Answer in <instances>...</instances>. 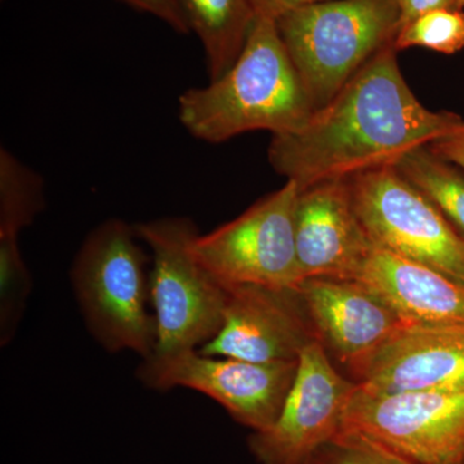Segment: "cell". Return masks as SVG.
Segmentation results:
<instances>
[{"instance_id":"obj_2","label":"cell","mask_w":464,"mask_h":464,"mask_svg":"<svg viewBox=\"0 0 464 464\" xmlns=\"http://www.w3.org/2000/svg\"><path fill=\"white\" fill-rule=\"evenodd\" d=\"M313 112L276 21L258 16L230 69L206 87L186 91L179 102L183 127L213 145L253 130L295 132Z\"/></svg>"},{"instance_id":"obj_19","label":"cell","mask_w":464,"mask_h":464,"mask_svg":"<svg viewBox=\"0 0 464 464\" xmlns=\"http://www.w3.org/2000/svg\"><path fill=\"white\" fill-rule=\"evenodd\" d=\"M395 47L399 52L420 47L444 54L464 50V12L436 9L415 18L399 30Z\"/></svg>"},{"instance_id":"obj_20","label":"cell","mask_w":464,"mask_h":464,"mask_svg":"<svg viewBox=\"0 0 464 464\" xmlns=\"http://www.w3.org/2000/svg\"><path fill=\"white\" fill-rule=\"evenodd\" d=\"M32 288L29 270L18 248V239H0V333L8 343L25 308Z\"/></svg>"},{"instance_id":"obj_13","label":"cell","mask_w":464,"mask_h":464,"mask_svg":"<svg viewBox=\"0 0 464 464\" xmlns=\"http://www.w3.org/2000/svg\"><path fill=\"white\" fill-rule=\"evenodd\" d=\"M295 234L302 282L314 277L355 280L375 246L356 215L347 179L299 190Z\"/></svg>"},{"instance_id":"obj_10","label":"cell","mask_w":464,"mask_h":464,"mask_svg":"<svg viewBox=\"0 0 464 464\" xmlns=\"http://www.w3.org/2000/svg\"><path fill=\"white\" fill-rule=\"evenodd\" d=\"M357 384L338 371L319 341L298 357V369L279 417L270 429L253 432L249 448L261 464H307L341 432Z\"/></svg>"},{"instance_id":"obj_4","label":"cell","mask_w":464,"mask_h":464,"mask_svg":"<svg viewBox=\"0 0 464 464\" xmlns=\"http://www.w3.org/2000/svg\"><path fill=\"white\" fill-rule=\"evenodd\" d=\"M314 111L323 109L400 30L399 0H329L276 20Z\"/></svg>"},{"instance_id":"obj_17","label":"cell","mask_w":464,"mask_h":464,"mask_svg":"<svg viewBox=\"0 0 464 464\" xmlns=\"http://www.w3.org/2000/svg\"><path fill=\"white\" fill-rule=\"evenodd\" d=\"M422 192L464 243V170L429 145L409 151L393 166Z\"/></svg>"},{"instance_id":"obj_18","label":"cell","mask_w":464,"mask_h":464,"mask_svg":"<svg viewBox=\"0 0 464 464\" xmlns=\"http://www.w3.org/2000/svg\"><path fill=\"white\" fill-rule=\"evenodd\" d=\"M44 207L42 177L7 149L0 150V239H18Z\"/></svg>"},{"instance_id":"obj_24","label":"cell","mask_w":464,"mask_h":464,"mask_svg":"<svg viewBox=\"0 0 464 464\" xmlns=\"http://www.w3.org/2000/svg\"><path fill=\"white\" fill-rule=\"evenodd\" d=\"M436 155L464 170V121L450 132L429 143Z\"/></svg>"},{"instance_id":"obj_3","label":"cell","mask_w":464,"mask_h":464,"mask_svg":"<svg viewBox=\"0 0 464 464\" xmlns=\"http://www.w3.org/2000/svg\"><path fill=\"white\" fill-rule=\"evenodd\" d=\"M137 239L134 226L102 222L85 237L70 276L88 329L105 350H130L148 360L157 347V323Z\"/></svg>"},{"instance_id":"obj_16","label":"cell","mask_w":464,"mask_h":464,"mask_svg":"<svg viewBox=\"0 0 464 464\" xmlns=\"http://www.w3.org/2000/svg\"><path fill=\"white\" fill-rule=\"evenodd\" d=\"M206 52L210 82L239 56L256 20L252 0H177Z\"/></svg>"},{"instance_id":"obj_1","label":"cell","mask_w":464,"mask_h":464,"mask_svg":"<svg viewBox=\"0 0 464 464\" xmlns=\"http://www.w3.org/2000/svg\"><path fill=\"white\" fill-rule=\"evenodd\" d=\"M395 43L372 57L301 130L273 136L268 161L299 190L393 167L463 123L422 105L400 70Z\"/></svg>"},{"instance_id":"obj_23","label":"cell","mask_w":464,"mask_h":464,"mask_svg":"<svg viewBox=\"0 0 464 464\" xmlns=\"http://www.w3.org/2000/svg\"><path fill=\"white\" fill-rule=\"evenodd\" d=\"M400 29L436 9H464V0H399Z\"/></svg>"},{"instance_id":"obj_25","label":"cell","mask_w":464,"mask_h":464,"mask_svg":"<svg viewBox=\"0 0 464 464\" xmlns=\"http://www.w3.org/2000/svg\"><path fill=\"white\" fill-rule=\"evenodd\" d=\"M323 2L329 0H252V5L256 16L276 21L290 11Z\"/></svg>"},{"instance_id":"obj_15","label":"cell","mask_w":464,"mask_h":464,"mask_svg":"<svg viewBox=\"0 0 464 464\" xmlns=\"http://www.w3.org/2000/svg\"><path fill=\"white\" fill-rule=\"evenodd\" d=\"M355 280L377 293L406 323H464V284L389 250L375 246Z\"/></svg>"},{"instance_id":"obj_12","label":"cell","mask_w":464,"mask_h":464,"mask_svg":"<svg viewBox=\"0 0 464 464\" xmlns=\"http://www.w3.org/2000/svg\"><path fill=\"white\" fill-rule=\"evenodd\" d=\"M297 290L317 341L353 382L372 356L408 324L359 280L314 277Z\"/></svg>"},{"instance_id":"obj_9","label":"cell","mask_w":464,"mask_h":464,"mask_svg":"<svg viewBox=\"0 0 464 464\" xmlns=\"http://www.w3.org/2000/svg\"><path fill=\"white\" fill-rule=\"evenodd\" d=\"M297 369L298 360L253 362L186 350L143 360L139 375L150 389L183 387L204 393L237 422L261 432L279 417Z\"/></svg>"},{"instance_id":"obj_5","label":"cell","mask_w":464,"mask_h":464,"mask_svg":"<svg viewBox=\"0 0 464 464\" xmlns=\"http://www.w3.org/2000/svg\"><path fill=\"white\" fill-rule=\"evenodd\" d=\"M134 230L152 250L149 279L157 323L154 355L199 350L221 329L226 288L195 257L197 226L188 217H164L136 225Z\"/></svg>"},{"instance_id":"obj_8","label":"cell","mask_w":464,"mask_h":464,"mask_svg":"<svg viewBox=\"0 0 464 464\" xmlns=\"http://www.w3.org/2000/svg\"><path fill=\"white\" fill-rule=\"evenodd\" d=\"M341 431L362 433L420 464L462 462L464 387L373 393L357 384Z\"/></svg>"},{"instance_id":"obj_14","label":"cell","mask_w":464,"mask_h":464,"mask_svg":"<svg viewBox=\"0 0 464 464\" xmlns=\"http://www.w3.org/2000/svg\"><path fill=\"white\" fill-rule=\"evenodd\" d=\"M355 383L373 393L462 389L464 323L405 324L366 362Z\"/></svg>"},{"instance_id":"obj_22","label":"cell","mask_w":464,"mask_h":464,"mask_svg":"<svg viewBox=\"0 0 464 464\" xmlns=\"http://www.w3.org/2000/svg\"><path fill=\"white\" fill-rule=\"evenodd\" d=\"M137 11L145 12L151 16L163 21L174 32L179 34L190 33L188 20L177 0H121Z\"/></svg>"},{"instance_id":"obj_7","label":"cell","mask_w":464,"mask_h":464,"mask_svg":"<svg viewBox=\"0 0 464 464\" xmlns=\"http://www.w3.org/2000/svg\"><path fill=\"white\" fill-rule=\"evenodd\" d=\"M347 181L356 215L378 248L464 284L463 240L395 167L355 174Z\"/></svg>"},{"instance_id":"obj_6","label":"cell","mask_w":464,"mask_h":464,"mask_svg":"<svg viewBox=\"0 0 464 464\" xmlns=\"http://www.w3.org/2000/svg\"><path fill=\"white\" fill-rule=\"evenodd\" d=\"M299 188L286 181L243 215L192 243L195 257L224 288L261 285L297 289L302 283L295 250Z\"/></svg>"},{"instance_id":"obj_21","label":"cell","mask_w":464,"mask_h":464,"mask_svg":"<svg viewBox=\"0 0 464 464\" xmlns=\"http://www.w3.org/2000/svg\"><path fill=\"white\" fill-rule=\"evenodd\" d=\"M307 464H420L400 456L359 432L341 431L323 445ZM453 464H464L462 462Z\"/></svg>"},{"instance_id":"obj_11","label":"cell","mask_w":464,"mask_h":464,"mask_svg":"<svg viewBox=\"0 0 464 464\" xmlns=\"http://www.w3.org/2000/svg\"><path fill=\"white\" fill-rule=\"evenodd\" d=\"M315 341L297 289L237 285L226 288L221 329L199 351L253 362H293Z\"/></svg>"}]
</instances>
